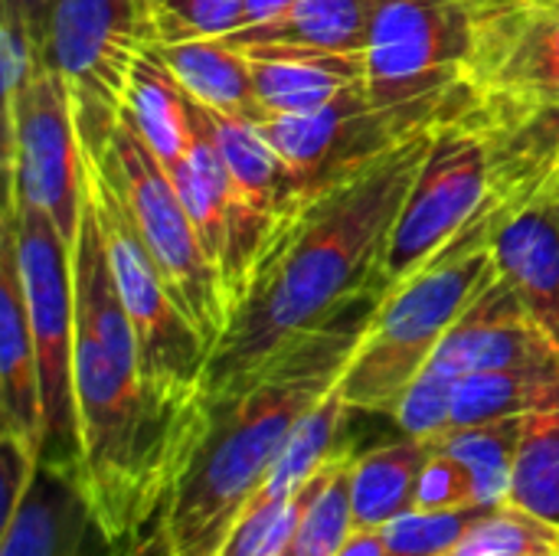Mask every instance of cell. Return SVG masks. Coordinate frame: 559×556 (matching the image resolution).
<instances>
[{
    "label": "cell",
    "mask_w": 559,
    "mask_h": 556,
    "mask_svg": "<svg viewBox=\"0 0 559 556\" xmlns=\"http://www.w3.org/2000/svg\"><path fill=\"white\" fill-rule=\"evenodd\" d=\"M491 256L534 324L559 347V174L495 200Z\"/></svg>",
    "instance_id": "14"
},
{
    "label": "cell",
    "mask_w": 559,
    "mask_h": 556,
    "mask_svg": "<svg viewBox=\"0 0 559 556\" xmlns=\"http://www.w3.org/2000/svg\"><path fill=\"white\" fill-rule=\"evenodd\" d=\"M491 508L472 505L455 511H406L383 524L386 556H445L468 531L472 524Z\"/></svg>",
    "instance_id": "32"
},
{
    "label": "cell",
    "mask_w": 559,
    "mask_h": 556,
    "mask_svg": "<svg viewBox=\"0 0 559 556\" xmlns=\"http://www.w3.org/2000/svg\"><path fill=\"white\" fill-rule=\"evenodd\" d=\"M455 387L459 380L439 374V370H423L413 387L406 390V397L400 400L393 419L403 429V436H416V439H436L442 433H449L452 426V400H455Z\"/></svg>",
    "instance_id": "34"
},
{
    "label": "cell",
    "mask_w": 559,
    "mask_h": 556,
    "mask_svg": "<svg viewBox=\"0 0 559 556\" xmlns=\"http://www.w3.org/2000/svg\"><path fill=\"white\" fill-rule=\"evenodd\" d=\"M3 216L13 226L23 305L39 360L43 390V456L39 462L85 482L79 400H75V292L72 242L59 226L23 203H10Z\"/></svg>",
    "instance_id": "6"
},
{
    "label": "cell",
    "mask_w": 559,
    "mask_h": 556,
    "mask_svg": "<svg viewBox=\"0 0 559 556\" xmlns=\"http://www.w3.org/2000/svg\"><path fill=\"white\" fill-rule=\"evenodd\" d=\"M157 43H183V39H216L229 36L242 23L246 0H144Z\"/></svg>",
    "instance_id": "33"
},
{
    "label": "cell",
    "mask_w": 559,
    "mask_h": 556,
    "mask_svg": "<svg viewBox=\"0 0 559 556\" xmlns=\"http://www.w3.org/2000/svg\"><path fill=\"white\" fill-rule=\"evenodd\" d=\"M445 556H559V528L504 501L485 511Z\"/></svg>",
    "instance_id": "30"
},
{
    "label": "cell",
    "mask_w": 559,
    "mask_h": 556,
    "mask_svg": "<svg viewBox=\"0 0 559 556\" xmlns=\"http://www.w3.org/2000/svg\"><path fill=\"white\" fill-rule=\"evenodd\" d=\"M442 125L406 138L367 170L288 213L259 256L223 338L210 347L206 400L236 397L314 331L377 305L390 233Z\"/></svg>",
    "instance_id": "1"
},
{
    "label": "cell",
    "mask_w": 559,
    "mask_h": 556,
    "mask_svg": "<svg viewBox=\"0 0 559 556\" xmlns=\"http://www.w3.org/2000/svg\"><path fill=\"white\" fill-rule=\"evenodd\" d=\"M491 200V141L468 108L449 118L396 216L377 275V305L436 259Z\"/></svg>",
    "instance_id": "11"
},
{
    "label": "cell",
    "mask_w": 559,
    "mask_h": 556,
    "mask_svg": "<svg viewBox=\"0 0 559 556\" xmlns=\"http://www.w3.org/2000/svg\"><path fill=\"white\" fill-rule=\"evenodd\" d=\"M157 49L193 102L219 115L246 118L255 125L265 121V111L255 95L252 59L242 49H236L223 36L157 43Z\"/></svg>",
    "instance_id": "20"
},
{
    "label": "cell",
    "mask_w": 559,
    "mask_h": 556,
    "mask_svg": "<svg viewBox=\"0 0 559 556\" xmlns=\"http://www.w3.org/2000/svg\"><path fill=\"white\" fill-rule=\"evenodd\" d=\"M95 514L82 478L36 462L33 478L3 518L0 556H124Z\"/></svg>",
    "instance_id": "15"
},
{
    "label": "cell",
    "mask_w": 559,
    "mask_h": 556,
    "mask_svg": "<svg viewBox=\"0 0 559 556\" xmlns=\"http://www.w3.org/2000/svg\"><path fill=\"white\" fill-rule=\"evenodd\" d=\"M468 105V92L462 88L442 102L380 108L373 105L367 82H357L347 92H341L331 105L311 115L265 118L259 121V131L282 154V161L298 180L301 197L308 200L367 170L383 154L400 147L406 138L462 115Z\"/></svg>",
    "instance_id": "8"
},
{
    "label": "cell",
    "mask_w": 559,
    "mask_h": 556,
    "mask_svg": "<svg viewBox=\"0 0 559 556\" xmlns=\"http://www.w3.org/2000/svg\"><path fill=\"white\" fill-rule=\"evenodd\" d=\"M334 556H386L383 544V528H367V531H354L347 537V544Z\"/></svg>",
    "instance_id": "38"
},
{
    "label": "cell",
    "mask_w": 559,
    "mask_h": 556,
    "mask_svg": "<svg viewBox=\"0 0 559 556\" xmlns=\"http://www.w3.org/2000/svg\"><path fill=\"white\" fill-rule=\"evenodd\" d=\"M88 200L95 206L108 262L138 334L141 380L167 410H190L203 397L210 344L170 295L154 256L147 252L131 210L118 190L108 154L88 161Z\"/></svg>",
    "instance_id": "5"
},
{
    "label": "cell",
    "mask_w": 559,
    "mask_h": 556,
    "mask_svg": "<svg viewBox=\"0 0 559 556\" xmlns=\"http://www.w3.org/2000/svg\"><path fill=\"white\" fill-rule=\"evenodd\" d=\"M295 0H246V10H242V23L239 29H249V26H259V23H269L275 20L278 13H285ZM236 33V29H233Z\"/></svg>",
    "instance_id": "39"
},
{
    "label": "cell",
    "mask_w": 559,
    "mask_h": 556,
    "mask_svg": "<svg viewBox=\"0 0 559 556\" xmlns=\"http://www.w3.org/2000/svg\"><path fill=\"white\" fill-rule=\"evenodd\" d=\"M472 505H478L472 472L455 456L436 449L423 469L416 508L419 511H455V508H472Z\"/></svg>",
    "instance_id": "35"
},
{
    "label": "cell",
    "mask_w": 559,
    "mask_h": 556,
    "mask_svg": "<svg viewBox=\"0 0 559 556\" xmlns=\"http://www.w3.org/2000/svg\"><path fill=\"white\" fill-rule=\"evenodd\" d=\"M524 429H527V416H511V419H495L481 426L449 429L436 436L432 446L439 452L455 456L472 472L481 508H498L511 495L514 459H518Z\"/></svg>",
    "instance_id": "26"
},
{
    "label": "cell",
    "mask_w": 559,
    "mask_h": 556,
    "mask_svg": "<svg viewBox=\"0 0 559 556\" xmlns=\"http://www.w3.org/2000/svg\"><path fill=\"white\" fill-rule=\"evenodd\" d=\"M0 436L16 439L29 456H43V390L39 360L23 305L13 226L0 229Z\"/></svg>",
    "instance_id": "17"
},
{
    "label": "cell",
    "mask_w": 559,
    "mask_h": 556,
    "mask_svg": "<svg viewBox=\"0 0 559 556\" xmlns=\"http://www.w3.org/2000/svg\"><path fill=\"white\" fill-rule=\"evenodd\" d=\"M0 10L13 13V16L29 29V36L43 46V52H46V43H49V23H52L56 0H0Z\"/></svg>",
    "instance_id": "36"
},
{
    "label": "cell",
    "mask_w": 559,
    "mask_h": 556,
    "mask_svg": "<svg viewBox=\"0 0 559 556\" xmlns=\"http://www.w3.org/2000/svg\"><path fill=\"white\" fill-rule=\"evenodd\" d=\"M380 0H295L269 23L223 36L246 56L262 52H331L364 56Z\"/></svg>",
    "instance_id": "18"
},
{
    "label": "cell",
    "mask_w": 559,
    "mask_h": 556,
    "mask_svg": "<svg viewBox=\"0 0 559 556\" xmlns=\"http://www.w3.org/2000/svg\"><path fill=\"white\" fill-rule=\"evenodd\" d=\"M432 439L406 436L354 459V531L383 528L416 508L419 478L432 459Z\"/></svg>",
    "instance_id": "23"
},
{
    "label": "cell",
    "mask_w": 559,
    "mask_h": 556,
    "mask_svg": "<svg viewBox=\"0 0 559 556\" xmlns=\"http://www.w3.org/2000/svg\"><path fill=\"white\" fill-rule=\"evenodd\" d=\"M559 410V360L478 370L459 380L452 400V426H481L511 416Z\"/></svg>",
    "instance_id": "24"
},
{
    "label": "cell",
    "mask_w": 559,
    "mask_h": 556,
    "mask_svg": "<svg viewBox=\"0 0 559 556\" xmlns=\"http://www.w3.org/2000/svg\"><path fill=\"white\" fill-rule=\"evenodd\" d=\"M210 118H213L229 177L236 184V193L259 216L282 226L288 213H295L305 203L295 174L288 170L282 154L272 147V141L259 131L255 121L219 115V111H210Z\"/></svg>",
    "instance_id": "22"
},
{
    "label": "cell",
    "mask_w": 559,
    "mask_h": 556,
    "mask_svg": "<svg viewBox=\"0 0 559 556\" xmlns=\"http://www.w3.org/2000/svg\"><path fill=\"white\" fill-rule=\"evenodd\" d=\"M472 23L475 0H380L364 52L373 105L400 108L462 92Z\"/></svg>",
    "instance_id": "13"
},
{
    "label": "cell",
    "mask_w": 559,
    "mask_h": 556,
    "mask_svg": "<svg viewBox=\"0 0 559 556\" xmlns=\"http://www.w3.org/2000/svg\"><path fill=\"white\" fill-rule=\"evenodd\" d=\"M121 115L138 128L167 174H174L187 161L193 138V98L177 82L157 46L141 52L128 82Z\"/></svg>",
    "instance_id": "21"
},
{
    "label": "cell",
    "mask_w": 559,
    "mask_h": 556,
    "mask_svg": "<svg viewBox=\"0 0 559 556\" xmlns=\"http://www.w3.org/2000/svg\"><path fill=\"white\" fill-rule=\"evenodd\" d=\"M341 452H334L288 501H269V498H252V505L242 511V518L236 521L233 534L226 537L223 551L216 556H278L285 554L301 528V518L308 511V505L314 501V495L324 488V482L334 472Z\"/></svg>",
    "instance_id": "28"
},
{
    "label": "cell",
    "mask_w": 559,
    "mask_h": 556,
    "mask_svg": "<svg viewBox=\"0 0 559 556\" xmlns=\"http://www.w3.org/2000/svg\"><path fill=\"white\" fill-rule=\"evenodd\" d=\"M485 128V125H481ZM491 141V193L514 197L559 174V105L508 128H485Z\"/></svg>",
    "instance_id": "25"
},
{
    "label": "cell",
    "mask_w": 559,
    "mask_h": 556,
    "mask_svg": "<svg viewBox=\"0 0 559 556\" xmlns=\"http://www.w3.org/2000/svg\"><path fill=\"white\" fill-rule=\"evenodd\" d=\"M367 305L282 354L236 397L206 400L200 436L180 469L164 524L174 556H216L265 485L292 429L344 377L367 321Z\"/></svg>",
    "instance_id": "3"
},
{
    "label": "cell",
    "mask_w": 559,
    "mask_h": 556,
    "mask_svg": "<svg viewBox=\"0 0 559 556\" xmlns=\"http://www.w3.org/2000/svg\"><path fill=\"white\" fill-rule=\"evenodd\" d=\"M252 59L255 95L265 118L311 115L331 105L341 92L367 82L364 56L331 52H262Z\"/></svg>",
    "instance_id": "19"
},
{
    "label": "cell",
    "mask_w": 559,
    "mask_h": 556,
    "mask_svg": "<svg viewBox=\"0 0 559 556\" xmlns=\"http://www.w3.org/2000/svg\"><path fill=\"white\" fill-rule=\"evenodd\" d=\"M508 501L559 528V410L527 416Z\"/></svg>",
    "instance_id": "29"
},
{
    "label": "cell",
    "mask_w": 559,
    "mask_h": 556,
    "mask_svg": "<svg viewBox=\"0 0 559 556\" xmlns=\"http://www.w3.org/2000/svg\"><path fill=\"white\" fill-rule=\"evenodd\" d=\"M157 26L144 0H56L46 59L66 82L85 161L108 154L131 72Z\"/></svg>",
    "instance_id": "7"
},
{
    "label": "cell",
    "mask_w": 559,
    "mask_h": 556,
    "mask_svg": "<svg viewBox=\"0 0 559 556\" xmlns=\"http://www.w3.org/2000/svg\"><path fill=\"white\" fill-rule=\"evenodd\" d=\"M354 410L347 406L344 393H341V380L328 390V397L292 429L285 449L278 452L265 485L259 488L255 498H269V501H288L334 452H341L337 436L344 429V419Z\"/></svg>",
    "instance_id": "27"
},
{
    "label": "cell",
    "mask_w": 559,
    "mask_h": 556,
    "mask_svg": "<svg viewBox=\"0 0 559 556\" xmlns=\"http://www.w3.org/2000/svg\"><path fill=\"white\" fill-rule=\"evenodd\" d=\"M491 223L495 193L436 259H429L373 308L341 377V393L354 413L393 416L445 334L498 275L491 256Z\"/></svg>",
    "instance_id": "4"
},
{
    "label": "cell",
    "mask_w": 559,
    "mask_h": 556,
    "mask_svg": "<svg viewBox=\"0 0 559 556\" xmlns=\"http://www.w3.org/2000/svg\"><path fill=\"white\" fill-rule=\"evenodd\" d=\"M468 115L508 128L559 105V0H475Z\"/></svg>",
    "instance_id": "10"
},
{
    "label": "cell",
    "mask_w": 559,
    "mask_h": 556,
    "mask_svg": "<svg viewBox=\"0 0 559 556\" xmlns=\"http://www.w3.org/2000/svg\"><path fill=\"white\" fill-rule=\"evenodd\" d=\"M278 556H295V554H292V551H285V554H278Z\"/></svg>",
    "instance_id": "40"
},
{
    "label": "cell",
    "mask_w": 559,
    "mask_h": 556,
    "mask_svg": "<svg viewBox=\"0 0 559 556\" xmlns=\"http://www.w3.org/2000/svg\"><path fill=\"white\" fill-rule=\"evenodd\" d=\"M108 164L118 180V190L131 210V220L154 256L170 295L190 318V324L203 334V341L213 347L226 324H229V305L223 292V279L170 180L157 154L144 144L138 128L121 115Z\"/></svg>",
    "instance_id": "9"
},
{
    "label": "cell",
    "mask_w": 559,
    "mask_h": 556,
    "mask_svg": "<svg viewBox=\"0 0 559 556\" xmlns=\"http://www.w3.org/2000/svg\"><path fill=\"white\" fill-rule=\"evenodd\" d=\"M559 360V347L534 324L514 288L495 275L481 295L465 308L455 328L445 334L429 370H439L452 380H462L478 370L524 367Z\"/></svg>",
    "instance_id": "16"
},
{
    "label": "cell",
    "mask_w": 559,
    "mask_h": 556,
    "mask_svg": "<svg viewBox=\"0 0 559 556\" xmlns=\"http://www.w3.org/2000/svg\"><path fill=\"white\" fill-rule=\"evenodd\" d=\"M7 200L46 213L72 242L88 197V161L75 131L66 82L49 66L3 95Z\"/></svg>",
    "instance_id": "12"
},
{
    "label": "cell",
    "mask_w": 559,
    "mask_h": 556,
    "mask_svg": "<svg viewBox=\"0 0 559 556\" xmlns=\"http://www.w3.org/2000/svg\"><path fill=\"white\" fill-rule=\"evenodd\" d=\"M124 556H174V544H170L164 514H157V518L151 521V528L128 547V554Z\"/></svg>",
    "instance_id": "37"
},
{
    "label": "cell",
    "mask_w": 559,
    "mask_h": 556,
    "mask_svg": "<svg viewBox=\"0 0 559 556\" xmlns=\"http://www.w3.org/2000/svg\"><path fill=\"white\" fill-rule=\"evenodd\" d=\"M354 459L357 456L344 446L331 478L301 518V528L288 547L295 556H334L354 534Z\"/></svg>",
    "instance_id": "31"
},
{
    "label": "cell",
    "mask_w": 559,
    "mask_h": 556,
    "mask_svg": "<svg viewBox=\"0 0 559 556\" xmlns=\"http://www.w3.org/2000/svg\"><path fill=\"white\" fill-rule=\"evenodd\" d=\"M72 292L85 488L108 537L131 547L167 511L180 469L200 436L206 397L190 410H167L147 393L138 334L88 197L72 239Z\"/></svg>",
    "instance_id": "2"
}]
</instances>
